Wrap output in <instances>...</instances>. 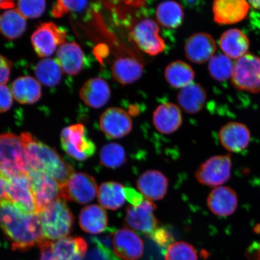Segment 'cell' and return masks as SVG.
<instances>
[{"label":"cell","instance_id":"484cf974","mask_svg":"<svg viewBox=\"0 0 260 260\" xmlns=\"http://www.w3.org/2000/svg\"><path fill=\"white\" fill-rule=\"evenodd\" d=\"M11 92L16 102L22 105L37 103L42 95L40 83L30 76L16 79L12 84Z\"/></svg>","mask_w":260,"mask_h":260},{"label":"cell","instance_id":"8992f818","mask_svg":"<svg viewBox=\"0 0 260 260\" xmlns=\"http://www.w3.org/2000/svg\"><path fill=\"white\" fill-rule=\"evenodd\" d=\"M61 144L68 155L79 161L90 158L96 150V146L88 137L86 128L81 123L68 126L62 130Z\"/></svg>","mask_w":260,"mask_h":260},{"label":"cell","instance_id":"bcb514c9","mask_svg":"<svg viewBox=\"0 0 260 260\" xmlns=\"http://www.w3.org/2000/svg\"><path fill=\"white\" fill-rule=\"evenodd\" d=\"M15 7V3L13 1H9V0H5L0 1V10L1 9H11Z\"/></svg>","mask_w":260,"mask_h":260},{"label":"cell","instance_id":"ee69618b","mask_svg":"<svg viewBox=\"0 0 260 260\" xmlns=\"http://www.w3.org/2000/svg\"><path fill=\"white\" fill-rule=\"evenodd\" d=\"M246 255L248 260H260V243H254L250 246Z\"/></svg>","mask_w":260,"mask_h":260},{"label":"cell","instance_id":"8fae6325","mask_svg":"<svg viewBox=\"0 0 260 260\" xmlns=\"http://www.w3.org/2000/svg\"><path fill=\"white\" fill-rule=\"evenodd\" d=\"M6 200L24 212L38 214L34 193L27 175L7 178Z\"/></svg>","mask_w":260,"mask_h":260},{"label":"cell","instance_id":"f546056e","mask_svg":"<svg viewBox=\"0 0 260 260\" xmlns=\"http://www.w3.org/2000/svg\"><path fill=\"white\" fill-rule=\"evenodd\" d=\"M194 72L190 64L181 60L169 64L165 70V77L169 84L176 89H183L193 83Z\"/></svg>","mask_w":260,"mask_h":260},{"label":"cell","instance_id":"7402d4cb","mask_svg":"<svg viewBox=\"0 0 260 260\" xmlns=\"http://www.w3.org/2000/svg\"><path fill=\"white\" fill-rule=\"evenodd\" d=\"M111 90L109 84L100 77L93 78L83 84L80 91L81 99L86 105L99 109L108 103Z\"/></svg>","mask_w":260,"mask_h":260},{"label":"cell","instance_id":"f1b7e54d","mask_svg":"<svg viewBox=\"0 0 260 260\" xmlns=\"http://www.w3.org/2000/svg\"><path fill=\"white\" fill-rule=\"evenodd\" d=\"M108 223L106 211L98 205H90L81 210L79 224L84 232L98 235L105 230Z\"/></svg>","mask_w":260,"mask_h":260},{"label":"cell","instance_id":"ffe728a7","mask_svg":"<svg viewBox=\"0 0 260 260\" xmlns=\"http://www.w3.org/2000/svg\"><path fill=\"white\" fill-rule=\"evenodd\" d=\"M207 206L211 212L217 216H229L235 212L238 206V198L232 188L217 187L208 197Z\"/></svg>","mask_w":260,"mask_h":260},{"label":"cell","instance_id":"83f0119b","mask_svg":"<svg viewBox=\"0 0 260 260\" xmlns=\"http://www.w3.org/2000/svg\"><path fill=\"white\" fill-rule=\"evenodd\" d=\"M143 72V65L131 57L119 58L112 66L113 79L122 85L135 82L142 77Z\"/></svg>","mask_w":260,"mask_h":260},{"label":"cell","instance_id":"30bf717a","mask_svg":"<svg viewBox=\"0 0 260 260\" xmlns=\"http://www.w3.org/2000/svg\"><path fill=\"white\" fill-rule=\"evenodd\" d=\"M65 40L66 32L52 22L42 24L31 38L32 47L40 57L50 56Z\"/></svg>","mask_w":260,"mask_h":260},{"label":"cell","instance_id":"74e56055","mask_svg":"<svg viewBox=\"0 0 260 260\" xmlns=\"http://www.w3.org/2000/svg\"><path fill=\"white\" fill-rule=\"evenodd\" d=\"M18 11L27 18H37L44 14L46 8L45 1H19L18 2Z\"/></svg>","mask_w":260,"mask_h":260},{"label":"cell","instance_id":"9c48e42d","mask_svg":"<svg viewBox=\"0 0 260 260\" xmlns=\"http://www.w3.org/2000/svg\"><path fill=\"white\" fill-rule=\"evenodd\" d=\"M160 28L151 19L139 21L133 29L132 37L138 47L150 56H157L165 50L166 44L159 35Z\"/></svg>","mask_w":260,"mask_h":260},{"label":"cell","instance_id":"1f68e13d","mask_svg":"<svg viewBox=\"0 0 260 260\" xmlns=\"http://www.w3.org/2000/svg\"><path fill=\"white\" fill-rule=\"evenodd\" d=\"M25 18L17 9H9L0 15V34L10 40L20 37L25 31Z\"/></svg>","mask_w":260,"mask_h":260},{"label":"cell","instance_id":"44dd1931","mask_svg":"<svg viewBox=\"0 0 260 260\" xmlns=\"http://www.w3.org/2000/svg\"><path fill=\"white\" fill-rule=\"evenodd\" d=\"M152 121L159 132L165 135L171 134L180 127L183 122L181 109L173 103L162 104L155 110Z\"/></svg>","mask_w":260,"mask_h":260},{"label":"cell","instance_id":"5bb4252c","mask_svg":"<svg viewBox=\"0 0 260 260\" xmlns=\"http://www.w3.org/2000/svg\"><path fill=\"white\" fill-rule=\"evenodd\" d=\"M100 126L107 137L120 139L132 131V119L125 110L119 107H111L102 114Z\"/></svg>","mask_w":260,"mask_h":260},{"label":"cell","instance_id":"8d00e7d4","mask_svg":"<svg viewBox=\"0 0 260 260\" xmlns=\"http://www.w3.org/2000/svg\"><path fill=\"white\" fill-rule=\"evenodd\" d=\"M165 260H198L196 250L190 244L177 242L168 247Z\"/></svg>","mask_w":260,"mask_h":260},{"label":"cell","instance_id":"d6a6232c","mask_svg":"<svg viewBox=\"0 0 260 260\" xmlns=\"http://www.w3.org/2000/svg\"><path fill=\"white\" fill-rule=\"evenodd\" d=\"M156 19L162 27L167 28H177L183 23L184 10L178 3L166 1L160 3L156 10Z\"/></svg>","mask_w":260,"mask_h":260},{"label":"cell","instance_id":"277c9868","mask_svg":"<svg viewBox=\"0 0 260 260\" xmlns=\"http://www.w3.org/2000/svg\"><path fill=\"white\" fill-rule=\"evenodd\" d=\"M42 234L48 241L68 237L73 229L74 217L63 200L49 205L39 214Z\"/></svg>","mask_w":260,"mask_h":260},{"label":"cell","instance_id":"7a4b0ae2","mask_svg":"<svg viewBox=\"0 0 260 260\" xmlns=\"http://www.w3.org/2000/svg\"><path fill=\"white\" fill-rule=\"evenodd\" d=\"M26 158L31 170L47 175L64 186L74 174L71 165L65 162L57 152L38 141L30 133L21 135Z\"/></svg>","mask_w":260,"mask_h":260},{"label":"cell","instance_id":"9a60e30c","mask_svg":"<svg viewBox=\"0 0 260 260\" xmlns=\"http://www.w3.org/2000/svg\"><path fill=\"white\" fill-rule=\"evenodd\" d=\"M112 244L116 255L123 260H137L144 253V245L141 237L128 228L114 233Z\"/></svg>","mask_w":260,"mask_h":260},{"label":"cell","instance_id":"3957f363","mask_svg":"<svg viewBox=\"0 0 260 260\" xmlns=\"http://www.w3.org/2000/svg\"><path fill=\"white\" fill-rule=\"evenodd\" d=\"M30 170L21 136L13 133L0 135V172L9 178L27 175Z\"/></svg>","mask_w":260,"mask_h":260},{"label":"cell","instance_id":"603a6c76","mask_svg":"<svg viewBox=\"0 0 260 260\" xmlns=\"http://www.w3.org/2000/svg\"><path fill=\"white\" fill-rule=\"evenodd\" d=\"M219 46L227 57L237 60L248 53L250 42L243 31L238 28H232L221 35Z\"/></svg>","mask_w":260,"mask_h":260},{"label":"cell","instance_id":"f6af8a7d","mask_svg":"<svg viewBox=\"0 0 260 260\" xmlns=\"http://www.w3.org/2000/svg\"><path fill=\"white\" fill-rule=\"evenodd\" d=\"M6 183H7V178L0 172V202L6 200Z\"/></svg>","mask_w":260,"mask_h":260},{"label":"cell","instance_id":"b9f144b4","mask_svg":"<svg viewBox=\"0 0 260 260\" xmlns=\"http://www.w3.org/2000/svg\"><path fill=\"white\" fill-rule=\"evenodd\" d=\"M149 236L160 245H165L170 240L171 237L167 231L158 229Z\"/></svg>","mask_w":260,"mask_h":260},{"label":"cell","instance_id":"52a82bcc","mask_svg":"<svg viewBox=\"0 0 260 260\" xmlns=\"http://www.w3.org/2000/svg\"><path fill=\"white\" fill-rule=\"evenodd\" d=\"M232 169L230 155H215L200 166L195 173V177L204 186L217 187L229 180Z\"/></svg>","mask_w":260,"mask_h":260},{"label":"cell","instance_id":"e0dca14e","mask_svg":"<svg viewBox=\"0 0 260 260\" xmlns=\"http://www.w3.org/2000/svg\"><path fill=\"white\" fill-rule=\"evenodd\" d=\"M217 50L215 40L212 36L206 32L193 34L186 42L184 52L187 59L196 64L209 61Z\"/></svg>","mask_w":260,"mask_h":260},{"label":"cell","instance_id":"6da1fadb","mask_svg":"<svg viewBox=\"0 0 260 260\" xmlns=\"http://www.w3.org/2000/svg\"><path fill=\"white\" fill-rule=\"evenodd\" d=\"M0 226L14 251H29L46 241L39 214L26 213L7 200L0 202Z\"/></svg>","mask_w":260,"mask_h":260},{"label":"cell","instance_id":"2e32d148","mask_svg":"<svg viewBox=\"0 0 260 260\" xmlns=\"http://www.w3.org/2000/svg\"><path fill=\"white\" fill-rule=\"evenodd\" d=\"M250 7L245 0H216L213 3L214 21L219 25L238 23L246 18Z\"/></svg>","mask_w":260,"mask_h":260},{"label":"cell","instance_id":"4fadbf2b","mask_svg":"<svg viewBox=\"0 0 260 260\" xmlns=\"http://www.w3.org/2000/svg\"><path fill=\"white\" fill-rule=\"evenodd\" d=\"M156 206L147 200L138 206H128L126 209L125 225L149 235L157 229L158 220L154 215Z\"/></svg>","mask_w":260,"mask_h":260},{"label":"cell","instance_id":"836d02e7","mask_svg":"<svg viewBox=\"0 0 260 260\" xmlns=\"http://www.w3.org/2000/svg\"><path fill=\"white\" fill-rule=\"evenodd\" d=\"M62 70L57 61L45 58L36 65L35 74L37 80L47 87H54L60 82Z\"/></svg>","mask_w":260,"mask_h":260},{"label":"cell","instance_id":"ac0fdd59","mask_svg":"<svg viewBox=\"0 0 260 260\" xmlns=\"http://www.w3.org/2000/svg\"><path fill=\"white\" fill-rule=\"evenodd\" d=\"M251 132L248 126L239 122H230L220 129V144L226 150L240 152L248 147L251 141Z\"/></svg>","mask_w":260,"mask_h":260},{"label":"cell","instance_id":"cb8c5ba5","mask_svg":"<svg viewBox=\"0 0 260 260\" xmlns=\"http://www.w3.org/2000/svg\"><path fill=\"white\" fill-rule=\"evenodd\" d=\"M84 58L80 45L76 42H68L58 47L56 60L63 72L75 76L82 70Z\"/></svg>","mask_w":260,"mask_h":260},{"label":"cell","instance_id":"5b68a950","mask_svg":"<svg viewBox=\"0 0 260 260\" xmlns=\"http://www.w3.org/2000/svg\"><path fill=\"white\" fill-rule=\"evenodd\" d=\"M232 81L237 89L260 93V57L248 53L236 60Z\"/></svg>","mask_w":260,"mask_h":260},{"label":"cell","instance_id":"d6986e66","mask_svg":"<svg viewBox=\"0 0 260 260\" xmlns=\"http://www.w3.org/2000/svg\"><path fill=\"white\" fill-rule=\"evenodd\" d=\"M168 180L161 172L147 171L139 177L137 187L140 193L148 201H159L167 193Z\"/></svg>","mask_w":260,"mask_h":260},{"label":"cell","instance_id":"4dcf8cb0","mask_svg":"<svg viewBox=\"0 0 260 260\" xmlns=\"http://www.w3.org/2000/svg\"><path fill=\"white\" fill-rule=\"evenodd\" d=\"M98 200L100 204L106 209L118 210L125 203V188L117 182L104 183L98 190Z\"/></svg>","mask_w":260,"mask_h":260},{"label":"cell","instance_id":"60d3db41","mask_svg":"<svg viewBox=\"0 0 260 260\" xmlns=\"http://www.w3.org/2000/svg\"><path fill=\"white\" fill-rule=\"evenodd\" d=\"M12 68V61L0 54V85H5L8 82Z\"/></svg>","mask_w":260,"mask_h":260},{"label":"cell","instance_id":"7bdbcfd3","mask_svg":"<svg viewBox=\"0 0 260 260\" xmlns=\"http://www.w3.org/2000/svg\"><path fill=\"white\" fill-rule=\"evenodd\" d=\"M125 198L132 206H138L144 201L142 199V195L136 192L132 188H125Z\"/></svg>","mask_w":260,"mask_h":260},{"label":"cell","instance_id":"d590c367","mask_svg":"<svg viewBox=\"0 0 260 260\" xmlns=\"http://www.w3.org/2000/svg\"><path fill=\"white\" fill-rule=\"evenodd\" d=\"M100 160L101 164L107 168L121 167L126 161L124 149L116 143L106 144L100 151Z\"/></svg>","mask_w":260,"mask_h":260},{"label":"cell","instance_id":"7dc6e473","mask_svg":"<svg viewBox=\"0 0 260 260\" xmlns=\"http://www.w3.org/2000/svg\"><path fill=\"white\" fill-rule=\"evenodd\" d=\"M250 6L253 8L260 11V1H249L248 2Z\"/></svg>","mask_w":260,"mask_h":260},{"label":"cell","instance_id":"ab89813d","mask_svg":"<svg viewBox=\"0 0 260 260\" xmlns=\"http://www.w3.org/2000/svg\"><path fill=\"white\" fill-rule=\"evenodd\" d=\"M11 90L6 85H0V113L8 112L13 105Z\"/></svg>","mask_w":260,"mask_h":260},{"label":"cell","instance_id":"4316f807","mask_svg":"<svg viewBox=\"0 0 260 260\" xmlns=\"http://www.w3.org/2000/svg\"><path fill=\"white\" fill-rule=\"evenodd\" d=\"M206 89L199 83H192L181 89L177 96L179 105L185 112L194 114L203 109L207 102Z\"/></svg>","mask_w":260,"mask_h":260},{"label":"cell","instance_id":"7c38bea8","mask_svg":"<svg viewBox=\"0 0 260 260\" xmlns=\"http://www.w3.org/2000/svg\"><path fill=\"white\" fill-rule=\"evenodd\" d=\"M97 191L95 178L84 173H74L67 183L61 186L62 200L81 204L93 201Z\"/></svg>","mask_w":260,"mask_h":260},{"label":"cell","instance_id":"f35d334b","mask_svg":"<svg viewBox=\"0 0 260 260\" xmlns=\"http://www.w3.org/2000/svg\"><path fill=\"white\" fill-rule=\"evenodd\" d=\"M86 1H58L54 3L52 14L55 18H61L71 12H81L87 8Z\"/></svg>","mask_w":260,"mask_h":260},{"label":"cell","instance_id":"d4e9b609","mask_svg":"<svg viewBox=\"0 0 260 260\" xmlns=\"http://www.w3.org/2000/svg\"><path fill=\"white\" fill-rule=\"evenodd\" d=\"M53 260H84L87 245L81 237H67L53 242Z\"/></svg>","mask_w":260,"mask_h":260},{"label":"cell","instance_id":"e575fe53","mask_svg":"<svg viewBox=\"0 0 260 260\" xmlns=\"http://www.w3.org/2000/svg\"><path fill=\"white\" fill-rule=\"evenodd\" d=\"M234 65L232 59L224 54L214 55L208 64V70L211 77L218 81L232 79Z\"/></svg>","mask_w":260,"mask_h":260},{"label":"cell","instance_id":"ba28073f","mask_svg":"<svg viewBox=\"0 0 260 260\" xmlns=\"http://www.w3.org/2000/svg\"><path fill=\"white\" fill-rule=\"evenodd\" d=\"M27 176L34 193L38 214L49 205L62 200L61 187L53 178L31 169Z\"/></svg>","mask_w":260,"mask_h":260}]
</instances>
